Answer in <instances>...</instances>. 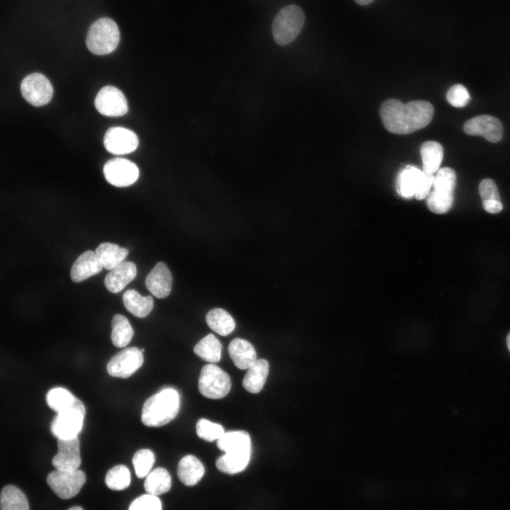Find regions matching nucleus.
Here are the masks:
<instances>
[{
	"instance_id": "34",
	"label": "nucleus",
	"mask_w": 510,
	"mask_h": 510,
	"mask_svg": "<svg viewBox=\"0 0 510 510\" xmlns=\"http://www.w3.org/2000/svg\"><path fill=\"white\" fill-rule=\"evenodd\" d=\"M131 481L129 469L123 465H118L110 469L105 478L107 487L113 490H123L127 488Z\"/></svg>"
},
{
	"instance_id": "15",
	"label": "nucleus",
	"mask_w": 510,
	"mask_h": 510,
	"mask_svg": "<svg viewBox=\"0 0 510 510\" xmlns=\"http://www.w3.org/2000/svg\"><path fill=\"white\" fill-rule=\"evenodd\" d=\"M57 453L52 460L54 468L58 470H78L81 463L79 438L57 439Z\"/></svg>"
},
{
	"instance_id": "19",
	"label": "nucleus",
	"mask_w": 510,
	"mask_h": 510,
	"mask_svg": "<svg viewBox=\"0 0 510 510\" xmlns=\"http://www.w3.org/2000/svg\"><path fill=\"white\" fill-rule=\"evenodd\" d=\"M137 276V267L133 262L123 261L106 276L104 283L110 292H120Z\"/></svg>"
},
{
	"instance_id": "12",
	"label": "nucleus",
	"mask_w": 510,
	"mask_h": 510,
	"mask_svg": "<svg viewBox=\"0 0 510 510\" xmlns=\"http://www.w3.org/2000/svg\"><path fill=\"white\" fill-rule=\"evenodd\" d=\"M85 414L78 409L57 413L50 424L51 433L57 439L78 437L83 427Z\"/></svg>"
},
{
	"instance_id": "39",
	"label": "nucleus",
	"mask_w": 510,
	"mask_h": 510,
	"mask_svg": "<svg viewBox=\"0 0 510 510\" xmlns=\"http://www.w3.org/2000/svg\"><path fill=\"white\" fill-rule=\"evenodd\" d=\"M479 193L483 200L502 201L495 182L490 178H484L479 184Z\"/></svg>"
},
{
	"instance_id": "24",
	"label": "nucleus",
	"mask_w": 510,
	"mask_h": 510,
	"mask_svg": "<svg viewBox=\"0 0 510 510\" xmlns=\"http://www.w3.org/2000/svg\"><path fill=\"white\" fill-rule=\"evenodd\" d=\"M123 300L126 310L139 318L147 317L153 309L152 297L142 296L133 289L128 290L124 293Z\"/></svg>"
},
{
	"instance_id": "37",
	"label": "nucleus",
	"mask_w": 510,
	"mask_h": 510,
	"mask_svg": "<svg viewBox=\"0 0 510 510\" xmlns=\"http://www.w3.org/2000/svg\"><path fill=\"white\" fill-rule=\"evenodd\" d=\"M448 102L455 108H463L468 104L471 98L468 89L462 84L452 86L448 91Z\"/></svg>"
},
{
	"instance_id": "42",
	"label": "nucleus",
	"mask_w": 510,
	"mask_h": 510,
	"mask_svg": "<svg viewBox=\"0 0 510 510\" xmlns=\"http://www.w3.org/2000/svg\"><path fill=\"white\" fill-rule=\"evenodd\" d=\"M356 3H357L359 5L366 6L371 2H373L374 0H354Z\"/></svg>"
},
{
	"instance_id": "29",
	"label": "nucleus",
	"mask_w": 510,
	"mask_h": 510,
	"mask_svg": "<svg viewBox=\"0 0 510 510\" xmlns=\"http://www.w3.org/2000/svg\"><path fill=\"white\" fill-rule=\"evenodd\" d=\"M171 486V478L168 471L163 468H157L147 476L144 487L147 494L158 497L167 492Z\"/></svg>"
},
{
	"instance_id": "2",
	"label": "nucleus",
	"mask_w": 510,
	"mask_h": 510,
	"mask_svg": "<svg viewBox=\"0 0 510 510\" xmlns=\"http://www.w3.org/2000/svg\"><path fill=\"white\" fill-rule=\"evenodd\" d=\"M180 409V396L172 387L160 390L144 403L141 420L150 427H159L172 421Z\"/></svg>"
},
{
	"instance_id": "14",
	"label": "nucleus",
	"mask_w": 510,
	"mask_h": 510,
	"mask_svg": "<svg viewBox=\"0 0 510 510\" xmlns=\"http://www.w3.org/2000/svg\"><path fill=\"white\" fill-rule=\"evenodd\" d=\"M137 135L127 128L113 127L109 128L103 137L107 151L113 154H127L134 152L138 146Z\"/></svg>"
},
{
	"instance_id": "41",
	"label": "nucleus",
	"mask_w": 510,
	"mask_h": 510,
	"mask_svg": "<svg viewBox=\"0 0 510 510\" xmlns=\"http://www.w3.org/2000/svg\"><path fill=\"white\" fill-rule=\"evenodd\" d=\"M483 208L489 213H499L503 210L502 201L497 200H483Z\"/></svg>"
},
{
	"instance_id": "27",
	"label": "nucleus",
	"mask_w": 510,
	"mask_h": 510,
	"mask_svg": "<svg viewBox=\"0 0 510 510\" xmlns=\"http://www.w3.org/2000/svg\"><path fill=\"white\" fill-rule=\"evenodd\" d=\"M422 171L414 166L408 165L404 168L397 178V190L399 194L409 198L415 195L419 183Z\"/></svg>"
},
{
	"instance_id": "43",
	"label": "nucleus",
	"mask_w": 510,
	"mask_h": 510,
	"mask_svg": "<svg viewBox=\"0 0 510 510\" xmlns=\"http://www.w3.org/2000/svg\"><path fill=\"white\" fill-rule=\"evenodd\" d=\"M506 345H507V348L510 352V332L506 337Z\"/></svg>"
},
{
	"instance_id": "1",
	"label": "nucleus",
	"mask_w": 510,
	"mask_h": 510,
	"mask_svg": "<svg viewBox=\"0 0 510 510\" xmlns=\"http://www.w3.org/2000/svg\"><path fill=\"white\" fill-rule=\"evenodd\" d=\"M434 108L426 101L407 103L390 98L380 106V115L385 128L390 132L407 135L427 126L433 119Z\"/></svg>"
},
{
	"instance_id": "38",
	"label": "nucleus",
	"mask_w": 510,
	"mask_h": 510,
	"mask_svg": "<svg viewBox=\"0 0 510 510\" xmlns=\"http://www.w3.org/2000/svg\"><path fill=\"white\" fill-rule=\"evenodd\" d=\"M128 510H162V506L158 497L146 494L134 499Z\"/></svg>"
},
{
	"instance_id": "20",
	"label": "nucleus",
	"mask_w": 510,
	"mask_h": 510,
	"mask_svg": "<svg viewBox=\"0 0 510 510\" xmlns=\"http://www.w3.org/2000/svg\"><path fill=\"white\" fill-rule=\"evenodd\" d=\"M229 355L235 366L239 369H249L257 360L254 346L246 340L236 338L228 346Z\"/></svg>"
},
{
	"instance_id": "28",
	"label": "nucleus",
	"mask_w": 510,
	"mask_h": 510,
	"mask_svg": "<svg viewBox=\"0 0 510 510\" xmlns=\"http://www.w3.org/2000/svg\"><path fill=\"white\" fill-rule=\"evenodd\" d=\"M217 446L225 453L251 450L250 436L245 431H229L217 440Z\"/></svg>"
},
{
	"instance_id": "7",
	"label": "nucleus",
	"mask_w": 510,
	"mask_h": 510,
	"mask_svg": "<svg viewBox=\"0 0 510 510\" xmlns=\"http://www.w3.org/2000/svg\"><path fill=\"white\" fill-rule=\"evenodd\" d=\"M86 481V475L81 470L73 471L54 470L47 476L51 489L61 499L75 497Z\"/></svg>"
},
{
	"instance_id": "30",
	"label": "nucleus",
	"mask_w": 510,
	"mask_h": 510,
	"mask_svg": "<svg viewBox=\"0 0 510 510\" xmlns=\"http://www.w3.org/2000/svg\"><path fill=\"white\" fill-rule=\"evenodd\" d=\"M208 327L221 336L231 334L235 328V322L228 312L222 308L210 310L205 317Z\"/></svg>"
},
{
	"instance_id": "23",
	"label": "nucleus",
	"mask_w": 510,
	"mask_h": 510,
	"mask_svg": "<svg viewBox=\"0 0 510 510\" xmlns=\"http://www.w3.org/2000/svg\"><path fill=\"white\" fill-rule=\"evenodd\" d=\"M102 266L107 270H112L124 261L129 251L116 244L103 242L95 251Z\"/></svg>"
},
{
	"instance_id": "10",
	"label": "nucleus",
	"mask_w": 510,
	"mask_h": 510,
	"mask_svg": "<svg viewBox=\"0 0 510 510\" xmlns=\"http://www.w3.org/2000/svg\"><path fill=\"white\" fill-rule=\"evenodd\" d=\"M103 171L106 181L117 187L133 184L140 174L136 164L123 158L110 159L104 164Z\"/></svg>"
},
{
	"instance_id": "18",
	"label": "nucleus",
	"mask_w": 510,
	"mask_h": 510,
	"mask_svg": "<svg viewBox=\"0 0 510 510\" xmlns=\"http://www.w3.org/2000/svg\"><path fill=\"white\" fill-rule=\"evenodd\" d=\"M46 402L47 405L57 413L70 409H78L86 413L85 407L81 400L70 391L62 387L50 389L46 395Z\"/></svg>"
},
{
	"instance_id": "33",
	"label": "nucleus",
	"mask_w": 510,
	"mask_h": 510,
	"mask_svg": "<svg viewBox=\"0 0 510 510\" xmlns=\"http://www.w3.org/2000/svg\"><path fill=\"white\" fill-rule=\"evenodd\" d=\"M193 351L207 362L217 363L221 358L222 345L214 334H209L196 344Z\"/></svg>"
},
{
	"instance_id": "40",
	"label": "nucleus",
	"mask_w": 510,
	"mask_h": 510,
	"mask_svg": "<svg viewBox=\"0 0 510 510\" xmlns=\"http://www.w3.org/2000/svg\"><path fill=\"white\" fill-rule=\"evenodd\" d=\"M434 178V174H429L422 171V175L414 195L416 199L422 200L427 197L432 187Z\"/></svg>"
},
{
	"instance_id": "22",
	"label": "nucleus",
	"mask_w": 510,
	"mask_h": 510,
	"mask_svg": "<svg viewBox=\"0 0 510 510\" xmlns=\"http://www.w3.org/2000/svg\"><path fill=\"white\" fill-rule=\"evenodd\" d=\"M247 370L242 380V385L249 392L258 393L266 382L269 371L268 362L265 359H257Z\"/></svg>"
},
{
	"instance_id": "8",
	"label": "nucleus",
	"mask_w": 510,
	"mask_h": 510,
	"mask_svg": "<svg viewBox=\"0 0 510 510\" xmlns=\"http://www.w3.org/2000/svg\"><path fill=\"white\" fill-rule=\"evenodd\" d=\"M143 353L136 347L126 348L110 358L107 371L113 377L127 378L135 373L142 365Z\"/></svg>"
},
{
	"instance_id": "26",
	"label": "nucleus",
	"mask_w": 510,
	"mask_h": 510,
	"mask_svg": "<svg viewBox=\"0 0 510 510\" xmlns=\"http://www.w3.org/2000/svg\"><path fill=\"white\" fill-rule=\"evenodd\" d=\"M251 457V450L225 453L216 461L217 469L227 474H236L243 471Z\"/></svg>"
},
{
	"instance_id": "11",
	"label": "nucleus",
	"mask_w": 510,
	"mask_h": 510,
	"mask_svg": "<svg viewBox=\"0 0 510 510\" xmlns=\"http://www.w3.org/2000/svg\"><path fill=\"white\" fill-rule=\"evenodd\" d=\"M94 104L101 114L109 117L122 116L128 110L125 95L113 86L103 87L97 94Z\"/></svg>"
},
{
	"instance_id": "31",
	"label": "nucleus",
	"mask_w": 510,
	"mask_h": 510,
	"mask_svg": "<svg viewBox=\"0 0 510 510\" xmlns=\"http://www.w3.org/2000/svg\"><path fill=\"white\" fill-rule=\"evenodd\" d=\"M0 509L29 510V505L25 494L18 487L10 484L1 492Z\"/></svg>"
},
{
	"instance_id": "32",
	"label": "nucleus",
	"mask_w": 510,
	"mask_h": 510,
	"mask_svg": "<svg viewBox=\"0 0 510 510\" xmlns=\"http://www.w3.org/2000/svg\"><path fill=\"white\" fill-rule=\"evenodd\" d=\"M111 340L114 346L123 348L131 341L134 331L126 317L115 314L111 322Z\"/></svg>"
},
{
	"instance_id": "36",
	"label": "nucleus",
	"mask_w": 510,
	"mask_h": 510,
	"mask_svg": "<svg viewBox=\"0 0 510 510\" xmlns=\"http://www.w3.org/2000/svg\"><path fill=\"white\" fill-rule=\"evenodd\" d=\"M196 433L199 438L206 441L218 440L224 434L223 427L206 419H200L196 424Z\"/></svg>"
},
{
	"instance_id": "21",
	"label": "nucleus",
	"mask_w": 510,
	"mask_h": 510,
	"mask_svg": "<svg viewBox=\"0 0 510 510\" xmlns=\"http://www.w3.org/2000/svg\"><path fill=\"white\" fill-rule=\"evenodd\" d=\"M205 468L196 456L187 455L182 458L178 465L177 474L182 483L187 486L196 484L203 477Z\"/></svg>"
},
{
	"instance_id": "4",
	"label": "nucleus",
	"mask_w": 510,
	"mask_h": 510,
	"mask_svg": "<svg viewBox=\"0 0 510 510\" xmlns=\"http://www.w3.org/2000/svg\"><path fill=\"white\" fill-rule=\"evenodd\" d=\"M120 41V31L116 23L109 18H101L89 27L86 36L89 50L98 55L113 52Z\"/></svg>"
},
{
	"instance_id": "6",
	"label": "nucleus",
	"mask_w": 510,
	"mask_h": 510,
	"mask_svg": "<svg viewBox=\"0 0 510 510\" xmlns=\"http://www.w3.org/2000/svg\"><path fill=\"white\" fill-rule=\"evenodd\" d=\"M198 389L205 397L220 399L225 397L231 389L228 374L214 363L204 366L198 379Z\"/></svg>"
},
{
	"instance_id": "44",
	"label": "nucleus",
	"mask_w": 510,
	"mask_h": 510,
	"mask_svg": "<svg viewBox=\"0 0 510 510\" xmlns=\"http://www.w3.org/2000/svg\"><path fill=\"white\" fill-rule=\"evenodd\" d=\"M68 510H84V509L81 506H73V507L69 509Z\"/></svg>"
},
{
	"instance_id": "3",
	"label": "nucleus",
	"mask_w": 510,
	"mask_h": 510,
	"mask_svg": "<svg viewBox=\"0 0 510 510\" xmlns=\"http://www.w3.org/2000/svg\"><path fill=\"white\" fill-rule=\"evenodd\" d=\"M456 174L450 167L439 169L434 176V190L427 196V206L434 213L444 214L453 206Z\"/></svg>"
},
{
	"instance_id": "25",
	"label": "nucleus",
	"mask_w": 510,
	"mask_h": 510,
	"mask_svg": "<svg viewBox=\"0 0 510 510\" xmlns=\"http://www.w3.org/2000/svg\"><path fill=\"white\" fill-rule=\"evenodd\" d=\"M423 171L429 174L437 172L443 157V147L438 142L426 141L420 147Z\"/></svg>"
},
{
	"instance_id": "35",
	"label": "nucleus",
	"mask_w": 510,
	"mask_h": 510,
	"mask_svg": "<svg viewBox=\"0 0 510 510\" xmlns=\"http://www.w3.org/2000/svg\"><path fill=\"white\" fill-rule=\"evenodd\" d=\"M154 460V454L151 450L143 448L137 450L132 460L136 475L139 478L146 477L150 472Z\"/></svg>"
},
{
	"instance_id": "17",
	"label": "nucleus",
	"mask_w": 510,
	"mask_h": 510,
	"mask_svg": "<svg viewBox=\"0 0 510 510\" xmlns=\"http://www.w3.org/2000/svg\"><path fill=\"white\" fill-rule=\"evenodd\" d=\"M103 268L96 252L88 250L76 259L72 266L70 276L74 282L79 283L99 273Z\"/></svg>"
},
{
	"instance_id": "16",
	"label": "nucleus",
	"mask_w": 510,
	"mask_h": 510,
	"mask_svg": "<svg viewBox=\"0 0 510 510\" xmlns=\"http://www.w3.org/2000/svg\"><path fill=\"white\" fill-rule=\"evenodd\" d=\"M172 276L166 265L158 262L147 275L145 285L149 291L157 298H166L171 293Z\"/></svg>"
},
{
	"instance_id": "13",
	"label": "nucleus",
	"mask_w": 510,
	"mask_h": 510,
	"mask_svg": "<svg viewBox=\"0 0 510 510\" xmlns=\"http://www.w3.org/2000/svg\"><path fill=\"white\" fill-rule=\"evenodd\" d=\"M464 132L469 135L484 137L490 142H499L503 136L501 121L490 115H480L468 120L464 125Z\"/></svg>"
},
{
	"instance_id": "5",
	"label": "nucleus",
	"mask_w": 510,
	"mask_h": 510,
	"mask_svg": "<svg viewBox=\"0 0 510 510\" xmlns=\"http://www.w3.org/2000/svg\"><path fill=\"white\" fill-rule=\"evenodd\" d=\"M305 14L295 4L285 6L279 11L272 23V34L275 42L285 45L292 42L301 31Z\"/></svg>"
},
{
	"instance_id": "9",
	"label": "nucleus",
	"mask_w": 510,
	"mask_h": 510,
	"mask_svg": "<svg viewBox=\"0 0 510 510\" xmlns=\"http://www.w3.org/2000/svg\"><path fill=\"white\" fill-rule=\"evenodd\" d=\"M21 90L24 98L35 106L47 104L53 94L50 81L40 73L31 74L23 79Z\"/></svg>"
}]
</instances>
